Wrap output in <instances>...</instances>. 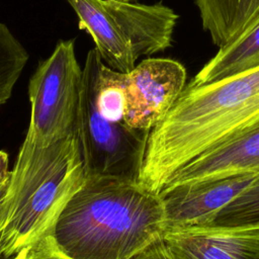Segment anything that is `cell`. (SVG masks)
Masks as SVG:
<instances>
[{
	"instance_id": "obj_2",
	"label": "cell",
	"mask_w": 259,
	"mask_h": 259,
	"mask_svg": "<svg viewBox=\"0 0 259 259\" xmlns=\"http://www.w3.org/2000/svg\"><path fill=\"white\" fill-rule=\"evenodd\" d=\"M165 231L159 193L136 180L88 176L62 210L52 235L73 259H135L161 241Z\"/></svg>"
},
{
	"instance_id": "obj_19",
	"label": "cell",
	"mask_w": 259,
	"mask_h": 259,
	"mask_svg": "<svg viewBox=\"0 0 259 259\" xmlns=\"http://www.w3.org/2000/svg\"><path fill=\"white\" fill-rule=\"evenodd\" d=\"M116 1H123V2H133L135 0H116Z\"/></svg>"
},
{
	"instance_id": "obj_10",
	"label": "cell",
	"mask_w": 259,
	"mask_h": 259,
	"mask_svg": "<svg viewBox=\"0 0 259 259\" xmlns=\"http://www.w3.org/2000/svg\"><path fill=\"white\" fill-rule=\"evenodd\" d=\"M163 240L191 259H259V225L169 229Z\"/></svg>"
},
{
	"instance_id": "obj_12",
	"label": "cell",
	"mask_w": 259,
	"mask_h": 259,
	"mask_svg": "<svg viewBox=\"0 0 259 259\" xmlns=\"http://www.w3.org/2000/svg\"><path fill=\"white\" fill-rule=\"evenodd\" d=\"M259 67V23L238 39L219 48L187 86L210 84Z\"/></svg>"
},
{
	"instance_id": "obj_14",
	"label": "cell",
	"mask_w": 259,
	"mask_h": 259,
	"mask_svg": "<svg viewBox=\"0 0 259 259\" xmlns=\"http://www.w3.org/2000/svg\"><path fill=\"white\" fill-rule=\"evenodd\" d=\"M259 225V176L206 226L237 227Z\"/></svg>"
},
{
	"instance_id": "obj_18",
	"label": "cell",
	"mask_w": 259,
	"mask_h": 259,
	"mask_svg": "<svg viewBox=\"0 0 259 259\" xmlns=\"http://www.w3.org/2000/svg\"><path fill=\"white\" fill-rule=\"evenodd\" d=\"M8 259H26V249L20 251L19 253H17L16 255H14L13 257L8 258Z\"/></svg>"
},
{
	"instance_id": "obj_8",
	"label": "cell",
	"mask_w": 259,
	"mask_h": 259,
	"mask_svg": "<svg viewBox=\"0 0 259 259\" xmlns=\"http://www.w3.org/2000/svg\"><path fill=\"white\" fill-rule=\"evenodd\" d=\"M258 176L242 174L162 188L159 195L164 205L166 230L208 225Z\"/></svg>"
},
{
	"instance_id": "obj_7",
	"label": "cell",
	"mask_w": 259,
	"mask_h": 259,
	"mask_svg": "<svg viewBox=\"0 0 259 259\" xmlns=\"http://www.w3.org/2000/svg\"><path fill=\"white\" fill-rule=\"evenodd\" d=\"M186 86L185 68L172 59L148 58L124 73L125 122L150 132L173 106Z\"/></svg>"
},
{
	"instance_id": "obj_17",
	"label": "cell",
	"mask_w": 259,
	"mask_h": 259,
	"mask_svg": "<svg viewBox=\"0 0 259 259\" xmlns=\"http://www.w3.org/2000/svg\"><path fill=\"white\" fill-rule=\"evenodd\" d=\"M8 166L9 161L7 153L0 151V208L4 200L10 179V171Z\"/></svg>"
},
{
	"instance_id": "obj_16",
	"label": "cell",
	"mask_w": 259,
	"mask_h": 259,
	"mask_svg": "<svg viewBox=\"0 0 259 259\" xmlns=\"http://www.w3.org/2000/svg\"><path fill=\"white\" fill-rule=\"evenodd\" d=\"M135 259H191V258L184 255L177 249L173 248L162 239L161 241L155 243L154 245L146 249L144 252L138 255Z\"/></svg>"
},
{
	"instance_id": "obj_1",
	"label": "cell",
	"mask_w": 259,
	"mask_h": 259,
	"mask_svg": "<svg viewBox=\"0 0 259 259\" xmlns=\"http://www.w3.org/2000/svg\"><path fill=\"white\" fill-rule=\"evenodd\" d=\"M259 121V67L201 86H185L149 133L138 182L159 193L201 153Z\"/></svg>"
},
{
	"instance_id": "obj_15",
	"label": "cell",
	"mask_w": 259,
	"mask_h": 259,
	"mask_svg": "<svg viewBox=\"0 0 259 259\" xmlns=\"http://www.w3.org/2000/svg\"><path fill=\"white\" fill-rule=\"evenodd\" d=\"M26 259H73L57 244L52 233L26 249Z\"/></svg>"
},
{
	"instance_id": "obj_9",
	"label": "cell",
	"mask_w": 259,
	"mask_h": 259,
	"mask_svg": "<svg viewBox=\"0 0 259 259\" xmlns=\"http://www.w3.org/2000/svg\"><path fill=\"white\" fill-rule=\"evenodd\" d=\"M242 174H259V121L195 157L175 172L164 187Z\"/></svg>"
},
{
	"instance_id": "obj_4",
	"label": "cell",
	"mask_w": 259,
	"mask_h": 259,
	"mask_svg": "<svg viewBox=\"0 0 259 259\" xmlns=\"http://www.w3.org/2000/svg\"><path fill=\"white\" fill-rule=\"evenodd\" d=\"M80 29L92 37L103 63L131 72L142 56L171 46L177 14L161 2L141 4L116 0H67Z\"/></svg>"
},
{
	"instance_id": "obj_3",
	"label": "cell",
	"mask_w": 259,
	"mask_h": 259,
	"mask_svg": "<svg viewBox=\"0 0 259 259\" xmlns=\"http://www.w3.org/2000/svg\"><path fill=\"white\" fill-rule=\"evenodd\" d=\"M85 178L75 132L50 144L27 132L0 208V259L11 258L51 234Z\"/></svg>"
},
{
	"instance_id": "obj_11",
	"label": "cell",
	"mask_w": 259,
	"mask_h": 259,
	"mask_svg": "<svg viewBox=\"0 0 259 259\" xmlns=\"http://www.w3.org/2000/svg\"><path fill=\"white\" fill-rule=\"evenodd\" d=\"M202 27L219 48L259 23V0H194Z\"/></svg>"
},
{
	"instance_id": "obj_13",
	"label": "cell",
	"mask_w": 259,
	"mask_h": 259,
	"mask_svg": "<svg viewBox=\"0 0 259 259\" xmlns=\"http://www.w3.org/2000/svg\"><path fill=\"white\" fill-rule=\"evenodd\" d=\"M28 60L26 49L0 20V107L11 97Z\"/></svg>"
},
{
	"instance_id": "obj_6",
	"label": "cell",
	"mask_w": 259,
	"mask_h": 259,
	"mask_svg": "<svg viewBox=\"0 0 259 259\" xmlns=\"http://www.w3.org/2000/svg\"><path fill=\"white\" fill-rule=\"evenodd\" d=\"M83 69L74 39H61L39 62L28 83L30 121L28 133L50 144L75 132Z\"/></svg>"
},
{
	"instance_id": "obj_5",
	"label": "cell",
	"mask_w": 259,
	"mask_h": 259,
	"mask_svg": "<svg viewBox=\"0 0 259 259\" xmlns=\"http://www.w3.org/2000/svg\"><path fill=\"white\" fill-rule=\"evenodd\" d=\"M103 61L91 49L83 68L75 133L85 176H114L138 181L149 133L104 116L95 103V83Z\"/></svg>"
}]
</instances>
